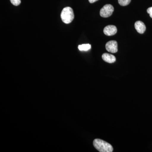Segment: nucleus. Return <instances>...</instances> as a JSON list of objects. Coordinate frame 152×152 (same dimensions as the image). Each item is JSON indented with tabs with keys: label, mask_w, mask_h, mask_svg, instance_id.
Instances as JSON below:
<instances>
[{
	"label": "nucleus",
	"mask_w": 152,
	"mask_h": 152,
	"mask_svg": "<svg viewBox=\"0 0 152 152\" xmlns=\"http://www.w3.org/2000/svg\"><path fill=\"white\" fill-rule=\"evenodd\" d=\"M95 148L100 152H112L113 148L110 144L100 139H95L93 142Z\"/></svg>",
	"instance_id": "obj_1"
},
{
	"label": "nucleus",
	"mask_w": 152,
	"mask_h": 152,
	"mask_svg": "<svg viewBox=\"0 0 152 152\" xmlns=\"http://www.w3.org/2000/svg\"><path fill=\"white\" fill-rule=\"evenodd\" d=\"M61 18L64 23L69 24L74 20V12L72 9L70 7H66L63 9L61 15Z\"/></svg>",
	"instance_id": "obj_2"
},
{
	"label": "nucleus",
	"mask_w": 152,
	"mask_h": 152,
	"mask_svg": "<svg viewBox=\"0 0 152 152\" xmlns=\"http://www.w3.org/2000/svg\"><path fill=\"white\" fill-rule=\"evenodd\" d=\"M114 11V7L112 5L106 4L100 10V15L103 18H108L112 15Z\"/></svg>",
	"instance_id": "obj_3"
},
{
	"label": "nucleus",
	"mask_w": 152,
	"mask_h": 152,
	"mask_svg": "<svg viewBox=\"0 0 152 152\" xmlns=\"http://www.w3.org/2000/svg\"><path fill=\"white\" fill-rule=\"evenodd\" d=\"M107 50L110 53H117L118 52V43L116 41H110L106 45Z\"/></svg>",
	"instance_id": "obj_4"
},
{
	"label": "nucleus",
	"mask_w": 152,
	"mask_h": 152,
	"mask_svg": "<svg viewBox=\"0 0 152 152\" xmlns=\"http://www.w3.org/2000/svg\"><path fill=\"white\" fill-rule=\"evenodd\" d=\"M117 32V28L115 26L113 25H109L107 26L104 28V33L106 35L111 36L114 35Z\"/></svg>",
	"instance_id": "obj_5"
},
{
	"label": "nucleus",
	"mask_w": 152,
	"mask_h": 152,
	"mask_svg": "<svg viewBox=\"0 0 152 152\" xmlns=\"http://www.w3.org/2000/svg\"><path fill=\"white\" fill-rule=\"evenodd\" d=\"M135 28L137 31L140 34H143L146 30L145 24L141 21H137L135 23Z\"/></svg>",
	"instance_id": "obj_6"
},
{
	"label": "nucleus",
	"mask_w": 152,
	"mask_h": 152,
	"mask_svg": "<svg viewBox=\"0 0 152 152\" xmlns=\"http://www.w3.org/2000/svg\"><path fill=\"white\" fill-rule=\"evenodd\" d=\"M102 58L104 61L108 63H113L116 61V58L113 55L105 53L102 56Z\"/></svg>",
	"instance_id": "obj_7"
},
{
	"label": "nucleus",
	"mask_w": 152,
	"mask_h": 152,
	"mask_svg": "<svg viewBox=\"0 0 152 152\" xmlns=\"http://www.w3.org/2000/svg\"><path fill=\"white\" fill-rule=\"evenodd\" d=\"M91 48V45L90 44H83L80 45L78 46V49L80 50L87 51Z\"/></svg>",
	"instance_id": "obj_8"
},
{
	"label": "nucleus",
	"mask_w": 152,
	"mask_h": 152,
	"mask_svg": "<svg viewBox=\"0 0 152 152\" xmlns=\"http://www.w3.org/2000/svg\"><path fill=\"white\" fill-rule=\"evenodd\" d=\"M118 1L120 5L126 6L130 3L131 0H118Z\"/></svg>",
	"instance_id": "obj_9"
},
{
	"label": "nucleus",
	"mask_w": 152,
	"mask_h": 152,
	"mask_svg": "<svg viewBox=\"0 0 152 152\" xmlns=\"http://www.w3.org/2000/svg\"><path fill=\"white\" fill-rule=\"evenodd\" d=\"M10 1L11 3L14 6H19L21 3V0H10Z\"/></svg>",
	"instance_id": "obj_10"
},
{
	"label": "nucleus",
	"mask_w": 152,
	"mask_h": 152,
	"mask_svg": "<svg viewBox=\"0 0 152 152\" xmlns=\"http://www.w3.org/2000/svg\"><path fill=\"white\" fill-rule=\"evenodd\" d=\"M147 12L150 14V16L152 18V7L149 8L147 10Z\"/></svg>",
	"instance_id": "obj_11"
},
{
	"label": "nucleus",
	"mask_w": 152,
	"mask_h": 152,
	"mask_svg": "<svg viewBox=\"0 0 152 152\" xmlns=\"http://www.w3.org/2000/svg\"><path fill=\"white\" fill-rule=\"evenodd\" d=\"M90 3H94L97 1L98 0H88Z\"/></svg>",
	"instance_id": "obj_12"
}]
</instances>
